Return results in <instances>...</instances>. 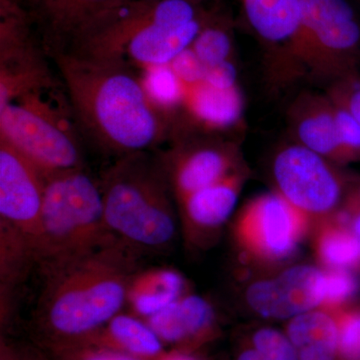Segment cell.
Segmentation results:
<instances>
[{
  "mask_svg": "<svg viewBox=\"0 0 360 360\" xmlns=\"http://www.w3.org/2000/svg\"><path fill=\"white\" fill-rule=\"evenodd\" d=\"M99 184L104 219L116 238L141 257L170 250L179 217L160 156L148 151L120 156Z\"/></svg>",
  "mask_w": 360,
  "mask_h": 360,
  "instance_id": "3957f363",
  "label": "cell"
},
{
  "mask_svg": "<svg viewBox=\"0 0 360 360\" xmlns=\"http://www.w3.org/2000/svg\"><path fill=\"white\" fill-rule=\"evenodd\" d=\"M163 345L193 354L219 335L217 311L210 300L200 295L182 296L167 309L146 319Z\"/></svg>",
  "mask_w": 360,
  "mask_h": 360,
  "instance_id": "9a60e30c",
  "label": "cell"
},
{
  "mask_svg": "<svg viewBox=\"0 0 360 360\" xmlns=\"http://www.w3.org/2000/svg\"><path fill=\"white\" fill-rule=\"evenodd\" d=\"M0 360H44L27 350L21 349L1 338Z\"/></svg>",
  "mask_w": 360,
  "mask_h": 360,
  "instance_id": "d590c367",
  "label": "cell"
},
{
  "mask_svg": "<svg viewBox=\"0 0 360 360\" xmlns=\"http://www.w3.org/2000/svg\"><path fill=\"white\" fill-rule=\"evenodd\" d=\"M324 271L307 264L293 265L276 276L248 286L245 300L264 319H291L319 309L323 297Z\"/></svg>",
  "mask_w": 360,
  "mask_h": 360,
  "instance_id": "4fadbf2b",
  "label": "cell"
},
{
  "mask_svg": "<svg viewBox=\"0 0 360 360\" xmlns=\"http://www.w3.org/2000/svg\"><path fill=\"white\" fill-rule=\"evenodd\" d=\"M115 239L104 219L101 184L84 168L44 177L41 240L37 257L41 276Z\"/></svg>",
  "mask_w": 360,
  "mask_h": 360,
  "instance_id": "277c9868",
  "label": "cell"
},
{
  "mask_svg": "<svg viewBox=\"0 0 360 360\" xmlns=\"http://www.w3.org/2000/svg\"><path fill=\"white\" fill-rule=\"evenodd\" d=\"M201 15L195 0H124L68 53L124 60L130 40L148 26L155 23L184 25Z\"/></svg>",
  "mask_w": 360,
  "mask_h": 360,
  "instance_id": "9c48e42d",
  "label": "cell"
},
{
  "mask_svg": "<svg viewBox=\"0 0 360 360\" xmlns=\"http://www.w3.org/2000/svg\"><path fill=\"white\" fill-rule=\"evenodd\" d=\"M245 180V169L239 170L176 203L187 248L205 250L212 245L236 208Z\"/></svg>",
  "mask_w": 360,
  "mask_h": 360,
  "instance_id": "5bb4252c",
  "label": "cell"
},
{
  "mask_svg": "<svg viewBox=\"0 0 360 360\" xmlns=\"http://www.w3.org/2000/svg\"><path fill=\"white\" fill-rule=\"evenodd\" d=\"M310 224L307 215L276 191L250 201L236 217L233 233L248 257L276 264L295 255Z\"/></svg>",
  "mask_w": 360,
  "mask_h": 360,
  "instance_id": "ba28073f",
  "label": "cell"
},
{
  "mask_svg": "<svg viewBox=\"0 0 360 360\" xmlns=\"http://www.w3.org/2000/svg\"><path fill=\"white\" fill-rule=\"evenodd\" d=\"M82 340L143 360H158L165 352V345L148 322L124 312Z\"/></svg>",
  "mask_w": 360,
  "mask_h": 360,
  "instance_id": "44dd1931",
  "label": "cell"
},
{
  "mask_svg": "<svg viewBox=\"0 0 360 360\" xmlns=\"http://www.w3.org/2000/svg\"><path fill=\"white\" fill-rule=\"evenodd\" d=\"M124 0H25L42 51L68 53Z\"/></svg>",
  "mask_w": 360,
  "mask_h": 360,
  "instance_id": "7c38bea8",
  "label": "cell"
},
{
  "mask_svg": "<svg viewBox=\"0 0 360 360\" xmlns=\"http://www.w3.org/2000/svg\"><path fill=\"white\" fill-rule=\"evenodd\" d=\"M49 350L53 360H143L84 340L66 343Z\"/></svg>",
  "mask_w": 360,
  "mask_h": 360,
  "instance_id": "f546056e",
  "label": "cell"
},
{
  "mask_svg": "<svg viewBox=\"0 0 360 360\" xmlns=\"http://www.w3.org/2000/svg\"><path fill=\"white\" fill-rule=\"evenodd\" d=\"M335 315L338 326V355L340 360H360V307H343Z\"/></svg>",
  "mask_w": 360,
  "mask_h": 360,
  "instance_id": "83f0119b",
  "label": "cell"
},
{
  "mask_svg": "<svg viewBox=\"0 0 360 360\" xmlns=\"http://www.w3.org/2000/svg\"><path fill=\"white\" fill-rule=\"evenodd\" d=\"M169 65L186 87L200 84L205 79L206 66L191 47L181 52Z\"/></svg>",
  "mask_w": 360,
  "mask_h": 360,
  "instance_id": "d6a6232c",
  "label": "cell"
},
{
  "mask_svg": "<svg viewBox=\"0 0 360 360\" xmlns=\"http://www.w3.org/2000/svg\"><path fill=\"white\" fill-rule=\"evenodd\" d=\"M205 84L219 89H231L238 85V70L231 60L224 61L205 70Z\"/></svg>",
  "mask_w": 360,
  "mask_h": 360,
  "instance_id": "e575fe53",
  "label": "cell"
},
{
  "mask_svg": "<svg viewBox=\"0 0 360 360\" xmlns=\"http://www.w3.org/2000/svg\"><path fill=\"white\" fill-rule=\"evenodd\" d=\"M302 21L293 58L335 80L359 72L360 23L347 0H302Z\"/></svg>",
  "mask_w": 360,
  "mask_h": 360,
  "instance_id": "8992f818",
  "label": "cell"
},
{
  "mask_svg": "<svg viewBox=\"0 0 360 360\" xmlns=\"http://www.w3.org/2000/svg\"><path fill=\"white\" fill-rule=\"evenodd\" d=\"M187 293L188 283L179 270L172 267L141 269L130 281L127 307L130 314L146 321Z\"/></svg>",
  "mask_w": 360,
  "mask_h": 360,
  "instance_id": "ffe728a7",
  "label": "cell"
},
{
  "mask_svg": "<svg viewBox=\"0 0 360 360\" xmlns=\"http://www.w3.org/2000/svg\"><path fill=\"white\" fill-rule=\"evenodd\" d=\"M210 18L203 14L184 25H149L130 40L124 56L142 68L170 65L181 52L193 45Z\"/></svg>",
  "mask_w": 360,
  "mask_h": 360,
  "instance_id": "e0dca14e",
  "label": "cell"
},
{
  "mask_svg": "<svg viewBox=\"0 0 360 360\" xmlns=\"http://www.w3.org/2000/svg\"><path fill=\"white\" fill-rule=\"evenodd\" d=\"M6 1L16 2V4H21V2L25 1V0H6Z\"/></svg>",
  "mask_w": 360,
  "mask_h": 360,
  "instance_id": "f35d334b",
  "label": "cell"
},
{
  "mask_svg": "<svg viewBox=\"0 0 360 360\" xmlns=\"http://www.w3.org/2000/svg\"><path fill=\"white\" fill-rule=\"evenodd\" d=\"M286 335L296 349L329 345L338 348V326L335 315L321 309L296 315L286 326Z\"/></svg>",
  "mask_w": 360,
  "mask_h": 360,
  "instance_id": "cb8c5ba5",
  "label": "cell"
},
{
  "mask_svg": "<svg viewBox=\"0 0 360 360\" xmlns=\"http://www.w3.org/2000/svg\"><path fill=\"white\" fill-rule=\"evenodd\" d=\"M333 101L347 108L360 123V75L352 73L335 80L329 94Z\"/></svg>",
  "mask_w": 360,
  "mask_h": 360,
  "instance_id": "1f68e13d",
  "label": "cell"
},
{
  "mask_svg": "<svg viewBox=\"0 0 360 360\" xmlns=\"http://www.w3.org/2000/svg\"><path fill=\"white\" fill-rule=\"evenodd\" d=\"M291 122L297 143L340 167L347 165L330 97L310 94L300 97L291 110Z\"/></svg>",
  "mask_w": 360,
  "mask_h": 360,
  "instance_id": "2e32d148",
  "label": "cell"
},
{
  "mask_svg": "<svg viewBox=\"0 0 360 360\" xmlns=\"http://www.w3.org/2000/svg\"><path fill=\"white\" fill-rule=\"evenodd\" d=\"M333 103L335 105L338 134L347 165L360 162V123L347 108L336 103L335 101H333Z\"/></svg>",
  "mask_w": 360,
  "mask_h": 360,
  "instance_id": "4dcf8cb0",
  "label": "cell"
},
{
  "mask_svg": "<svg viewBox=\"0 0 360 360\" xmlns=\"http://www.w3.org/2000/svg\"><path fill=\"white\" fill-rule=\"evenodd\" d=\"M191 47L207 68L229 61L233 45L229 28L210 18Z\"/></svg>",
  "mask_w": 360,
  "mask_h": 360,
  "instance_id": "484cf974",
  "label": "cell"
},
{
  "mask_svg": "<svg viewBox=\"0 0 360 360\" xmlns=\"http://www.w3.org/2000/svg\"><path fill=\"white\" fill-rule=\"evenodd\" d=\"M158 156L176 203L243 169L238 148L219 139H179Z\"/></svg>",
  "mask_w": 360,
  "mask_h": 360,
  "instance_id": "8fae6325",
  "label": "cell"
},
{
  "mask_svg": "<svg viewBox=\"0 0 360 360\" xmlns=\"http://www.w3.org/2000/svg\"><path fill=\"white\" fill-rule=\"evenodd\" d=\"M39 94L33 92L0 108V141L32 163L44 177L84 168L75 130Z\"/></svg>",
  "mask_w": 360,
  "mask_h": 360,
  "instance_id": "5b68a950",
  "label": "cell"
},
{
  "mask_svg": "<svg viewBox=\"0 0 360 360\" xmlns=\"http://www.w3.org/2000/svg\"><path fill=\"white\" fill-rule=\"evenodd\" d=\"M338 167L302 144L284 146L272 165L276 191L315 224L338 212L355 179Z\"/></svg>",
  "mask_w": 360,
  "mask_h": 360,
  "instance_id": "52a82bcc",
  "label": "cell"
},
{
  "mask_svg": "<svg viewBox=\"0 0 360 360\" xmlns=\"http://www.w3.org/2000/svg\"><path fill=\"white\" fill-rule=\"evenodd\" d=\"M250 343L264 360H300L297 349L286 333L271 328L255 330Z\"/></svg>",
  "mask_w": 360,
  "mask_h": 360,
  "instance_id": "f1b7e54d",
  "label": "cell"
},
{
  "mask_svg": "<svg viewBox=\"0 0 360 360\" xmlns=\"http://www.w3.org/2000/svg\"><path fill=\"white\" fill-rule=\"evenodd\" d=\"M37 267V252L18 232L0 224V321L1 328L13 316L23 284Z\"/></svg>",
  "mask_w": 360,
  "mask_h": 360,
  "instance_id": "d6986e66",
  "label": "cell"
},
{
  "mask_svg": "<svg viewBox=\"0 0 360 360\" xmlns=\"http://www.w3.org/2000/svg\"><path fill=\"white\" fill-rule=\"evenodd\" d=\"M236 360H264L262 354L257 352V348L253 347L251 343H248L245 347L243 345L238 350Z\"/></svg>",
  "mask_w": 360,
  "mask_h": 360,
  "instance_id": "8d00e7d4",
  "label": "cell"
},
{
  "mask_svg": "<svg viewBox=\"0 0 360 360\" xmlns=\"http://www.w3.org/2000/svg\"><path fill=\"white\" fill-rule=\"evenodd\" d=\"M44 177L15 149L0 141V224L23 236L39 257Z\"/></svg>",
  "mask_w": 360,
  "mask_h": 360,
  "instance_id": "30bf717a",
  "label": "cell"
},
{
  "mask_svg": "<svg viewBox=\"0 0 360 360\" xmlns=\"http://www.w3.org/2000/svg\"><path fill=\"white\" fill-rule=\"evenodd\" d=\"M68 101L80 129L117 158L149 151L167 137L170 120L151 103L124 60L56 54Z\"/></svg>",
  "mask_w": 360,
  "mask_h": 360,
  "instance_id": "6da1fadb",
  "label": "cell"
},
{
  "mask_svg": "<svg viewBox=\"0 0 360 360\" xmlns=\"http://www.w3.org/2000/svg\"><path fill=\"white\" fill-rule=\"evenodd\" d=\"M359 290V281L352 270H326L323 297L319 309L335 312L348 307Z\"/></svg>",
  "mask_w": 360,
  "mask_h": 360,
  "instance_id": "4316f807",
  "label": "cell"
},
{
  "mask_svg": "<svg viewBox=\"0 0 360 360\" xmlns=\"http://www.w3.org/2000/svg\"><path fill=\"white\" fill-rule=\"evenodd\" d=\"M141 257L116 238L44 274L33 324L44 347L84 340L122 312Z\"/></svg>",
  "mask_w": 360,
  "mask_h": 360,
  "instance_id": "7a4b0ae2",
  "label": "cell"
},
{
  "mask_svg": "<svg viewBox=\"0 0 360 360\" xmlns=\"http://www.w3.org/2000/svg\"><path fill=\"white\" fill-rule=\"evenodd\" d=\"M182 108L200 127L210 131H221L241 120L243 98L238 86L219 89L200 82L186 87Z\"/></svg>",
  "mask_w": 360,
  "mask_h": 360,
  "instance_id": "7402d4cb",
  "label": "cell"
},
{
  "mask_svg": "<svg viewBox=\"0 0 360 360\" xmlns=\"http://www.w3.org/2000/svg\"><path fill=\"white\" fill-rule=\"evenodd\" d=\"M158 360H198L189 352L174 349L170 352H165Z\"/></svg>",
  "mask_w": 360,
  "mask_h": 360,
  "instance_id": "74e56055",
  "label": "cell"
},
{
  "mask_svg": "<svg viewBox=\"0 0 360 360\" xmlns=\"http://www.w3.org/2000/svg\"><path fill=\"white\" fill-rule=\"evenodd\" d=\"M314 246L317 260L326 270L360 266V238L336 213L315 224Z\"/></svg>",
  "mask_w": 360,
  "mask_h": 360,
  "instance_id": "603a6c76",
  "label": "cell"
},
{
  "mask_svg": "<svg viewBox=\"0 0 360 360\" xmlns=\"http://www.w3.org/2000/svg\"><path fill=\"white\" fill-rule=\"evenodd\" d=\"M144 68L142 85L151 103L169 117L172 111L184 105L186 87L172 66H148Z\"/></svg>",
  "mask_w": 360,
  "mask_h": 360,
  "instance_id": "d4e9b609",
  "label": "cell"
},
{
  "mask_svg": "<svg viewBox=\"0 0 360 360\" xmlns=\"http://www.w3.org/2000/svg\"><path fill=\"white\" fill-rule=\"evenodd\" d=\"M246 20L265 44L295 51L302 30V0H243Z\"/></svg>",
  "mask_w": 360,
  "mask_h": 360,
  "instance_id": "ac0fdd59",
  "label": "cell"
},
{
  "mask_svg": "<svg viewBox=\"0 0 360 360\" xmlns=\"http://www.w3.org/2000/svg\"><path fill=\"white\" fill-rule=\"evenodd\" d=\"M336 215L360 238V179H355Z\"/></svg>",
  "mask_w": 360,
  "mask_h": 360,
  "instance_id": "836d02e7",
  "label": "cell"
}]
</instances>
